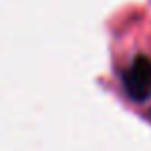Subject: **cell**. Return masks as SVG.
Segmentation results:
<instances>
[{
  "instance_id": "6da1fadb",
  "label": "cell",
  "mask_w": 151,
  "mask_h": 151,
  "mask_svg": "<svg viewBox=\"0 0 151 151\" xmlns=\"http://www.w3.org/2000/svg\"><path fill=\"white\" fill-rule=\"evenodd\" d=\"M124 88L134 101H145L151 96V59L138 55L124 73Z\"/></svg>"
}]
</instances>
